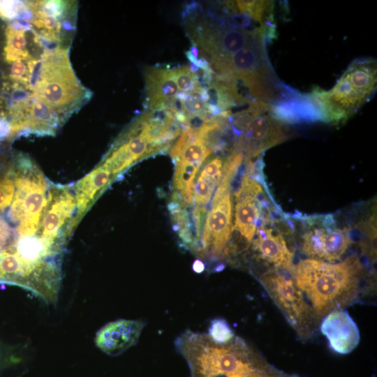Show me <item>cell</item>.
I'll use <instances>...</instances> for the list:
<instances>
[{
	"label": "cell",
	"instance_id": "obj_4",
	"mask_svg": "<svg viewBox=\"0 0 377 377\" xmlns=\"http://www.w3.org/2000/svg\"><path fill=\"white\" fill-rule=\"evenodd\" d=\"M259 281L290 326L301 337H307L316 323L309 302L293 278L271 269L263 273Z\"/></svg>",
	"mask_w": 377,
	"mask_h": 377
},
{
	"label": "cell",
	"instance_id": "obj_7",
	"mask_svg": "<svg viewBox=\"0 0 377 377\" xmlns=\"http://www.w3.org/2000/svg\"><path fill=\"white\" fill-rule=\"evenodd\" d=\"M263 187L247 168L239 187L235 193V223L231 232H237L247 244L256 235L259 221L263 219Z\"/></svg>",
	"mask_w": 377,
	"mask_h": 377
},
{
	"label": "cell",
	"instance_id": "obj_11",
	"mask_svg": "<svg viewBox=\"0 0 377 377\" xmlns=\"http://www.w3.org/2000/svg\"><path fill=\"white\" fill-rule=\"evenodd\" d=\"M145 79L147 108H168L170 99L178 91L171 69L149 68L145 73Z\"/></svg>",
	"mask_w": 377,
	"mask_h": 377
},
{
	"label": "cell",
	"instance_id": "obj_10",
	"mask_svg": "<svg viewBox=\"0 0 377 377\" xmlns=\"http://www.w3.org/2000/svg\"><path fill=\"white\" fill-rule=\"evenodd\" d=\"M252 249L258 258L279 270L292 271L293 253L283 235L272 228L260 225L252 240Z\"/></svg>",
	"mask_w": 377,
	"mask_h": 377
},
{
	"label": "cell",
	"instance_id": "obj_12",
	"mask_svg": "<svg viewBox=\"0 0 377 377\" xmlns=\"http://www.w3.org/2000/svg\"><path fill=\"white\" fill-rule=\"evenodd\" d=\"M112 178L111 172L98 164L75 184L74 192L78 221L94 200L108 186Z\"/></svg>",
	"mask_w": 377,
	"mask_h": 377
},
{
	"label": "cell",
	"instance_id": "obj_8",
	"mask_svg": "<svg viewBox=\"0 0 377 377\" xmlns=\"http://www.w3.org/2000/svg\"><path fill=\"white\" fill-rule=\"evenodd\" d=\"M145 325L143 320L118 319L110 322L97 332L96 346L109 355H118L137 343Z\"/></svg>",
	"mask_w": 377,
	"mask_h": 377
},
{
	"label": "cell",
	"instance_id": "obj_1",
	"mask_svg": "<svg viewBox=\"0 0 377 377\" xmlns=\"http://www.w3.org/2000/svg\"><path fill=\"white\" fill-rule=\"evenodd\" d=\"M365 268L356 256L327 263L311 258L300 260L292 278L309 302L316 323L328 313L356 302L363 290Z\"/></svg>",
	"mask_w": 377,
	"mask_h": 377
},
{
	"label": "cell",
	"instance_id": "obj_2",
	"mask_svg": "<svg viewBox=\"0 0 377 377\" xmlns=\"http://www.w3.org/2000/svg\"><path fill=\"white\" fill-rule=\"evenodd\" d=\"M175 345L188 363L191 377H285L239 337L221 344L207 334L186 330Z\"/></svg>",
	"mask_w": 377,
	"mask_h": 377
},
{
	"label": "cell",
	"instance_id": "obj_16",
	"mask_svg": "<svg viewBox=\"0 0 377 377\" xmlns=\"http://www.w3.org/2000/svg\"><path fill=\"white\" fill-rule=\"evenodd\" d=\"M15 183L13 164L0 170V211L8 207L13 201Z\"/></svg>",
	"mask_w": 377,
	"mask_h": 377
},
{
	"label": "cell",
	"instance_id": "obj_9",
	"mask_svg": "<svg viewBox=\"0 0 377 377\" xmlns=\"http://www.w3.org/2000/svg\"><path fill=\"white\" fill-rule=\"evenodd\" d=\"M320 330L330 347L339 354H348L358 346L360 331L349 313L344 309L336 310L321 320Z\"/></svg>",
	"mask_w": 377,
	"mask_h": 377
},
{
	"label": "cell",
	"instance_id": "obj_21",
	"mask_svg": "<svg viewBox=\"0 0 377 377\" xmlns=\"http://www.w3.org/2000/svg\"><path fill=\"white\" fill-rule=\"evenodd\" d=\"M189 52H191V54L195 57V58H198V47L195 45H193L191 47H190V50Z\"/></svg>",
	"mask_w": 377,
	"mask_h": 377
},
{
	"label": "cell",
	"instance_id": "obj_6",
	"mask_svg": "<svg viewBox=\"0 0 377 377\" xmlns=\"http://www.w3.org/2000/svg\"><path fill=\"white\" fill-rule=\"evenodd\" d=\"M352 243L348 229L330 223L314 222L302 234L300 249L308 258L335 263L340 260Z\"/></svg>",
	"mask_w": 377,
	"mask_h": 377
},
{
	"label": "cell",
	"instance_id": "obj_18",
	"mask_svg": "<svg viewBox=\"0 0 377 377\" xmlns=\"http://www.w3.org/2000/svg\"><path fill=\"white\" fill-rule=\"evenodd\" d=\"M172 76L177 88L183 92H191L199 89L195 77L187 66L177 67L171 69Z\"/></svg>",
	"mask_w": 377,
	"mask_h": 377
},
{
	"label": "cell",
	"instance_id": "obj_5",
	"mask_svg": "<svg viewBox=\"0 0 377 377\" xmlns=\"http://www.w3.org/2000/svg\"><path fill=\"white\" fill-rule=\"evenodd\" d=\"M230 188V186L219 184L215 191L201 237V258L218 259L228 244L232 215Z\"/></svg>",
	"mask_w": 377,
	"mask_h": 377
},
{
	"label": "cell",
	"instance_id": "obj_14",
	"mask_svg": "<svg viewBox=\"0 0 377 377\" xmlns=\"http://www.w3.org/2000/svg\"><path fill=\"white\" fill-rule=\"evenodd\" d=\"M213 151L202 139L196 137L184 149L180 156L175 162V168L198 172L206 158Z\"/></svg>",
	"mask_w": 377,
	"mask_h": 377
},
{
	"label": "cell",
	"instance_id": "obj_19",
	"mask_svg": "<svg viewBox=\"0 0 377 377\" xmlns=\"http://www.w3.org/2000/svg\"><path fill=\"white\" fill-rule=\"evenodd\" d=\"M223 161L217 156L208 162L201 170L200 175L207 177L219 184L222 177Z\"/></svg>",
	"mask_w": 377,
	"mask_h": 377
},
{
	"label": "cell",
	"instance_id": "obj_15",
	"mask_svg": "<svg viewBox=\"0 0 377 377\" xmlns=\"http://www.w3.org/2000/svg\"><path fill=\"white\" fill-rule=\"evenodd\" d=\"M235 8L237 13H243L260 24V25L269 26L273 24H266L265 17L266 14H271L273 8L272 1H235Z\"/></svg>",
	"mask_w": 377,
	"mask_h": 377
},
{
	"label": "cell",
	"instance_id": "obj_20",
	"mask_svg": "<svg viewBox=\"0 0 377 377\" xmlns=\"http://www.w3.org/2000/svg\"><path fill=\"white\" fill-rule=\"evenodd\" d=\"M205 269V263L198 259L195 260L193 263V270L196 273H202Z\"/></svg>",
	"mask_w": 377,
	"mask_h": 377
},
{
	"label": "cell",
	"instance_id": "obj_3",
	"mask_svg": "<svg viewBox=\"0 0 377 377\" xmlns=\"http://www.w3.org/2000/svg\"><path fill=\"white\" fill-rule=\"evenodd\" d=\"M249 104L247 109L229 118L235 136L232 149L241 151L245 160H251L287 137L282 123L272 115L270 103L252 101Z\"/></svg>",
	"mask_w": 377,
	"mask_h": 377
},
{
	"label": "cell",
	"instance_id": "obj_17",
	"mask_svg": "<svg viewBox=\"0 0 377 377\" xmlns=\"http://www.w3.org/2000/svg\"><path fill=\"white\" fill-rule=\"evenodd\" d=\"M216 343H228L235 337L234 331L223 318H215L209 324L208 334Z\"/></svg>",
	"mask_w": 377,
	"mask_h": 377
},
{
	"label": "cell",
	"instance_id": "obj_13",
	"mask_svg": "<svg viewBox=\"0 0 377 377\" xmlns=\"http://www.w3.org/2000/svg\"><path fill=\"white\" fill-rule=\"evenodd\" d=\"M376 63L374 59H356L348 66L343 74L355 90L368 101L376 90Z\"/></svg>",
	"mask_w": 377,
	"mask_h": 377
}]
</instances>
